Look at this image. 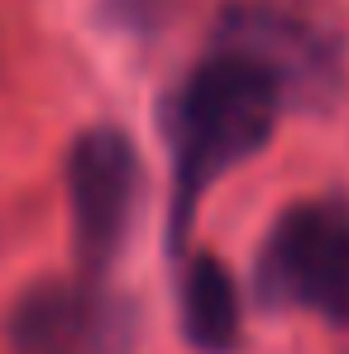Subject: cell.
Masks as SVG:
<instances>
[{"mask_svg":"<svg viewBox=\"0 0 349 354\" xmlns=\"http://www.w3.org/2000/svg\"><path fill=\"white\" fill-rule=\"evenodd\" d=\"M283 86L254 58L220 48L201 58L168 106V139H173V239L191 225L196 201L216 177L254 158L283 111Z\"/></svg>","mask_w":349,"mask_h":354,"instance_id":"cell-1","label":"cell"},{"mask_svg":"<svg viewBox=\"0 0 349 354\" xmlns=\"http://www.w3.org/2000/svg\"><path fill=\"white\" fill-rule=\"evenodd\" d=\"M254 288L273 311H306L349 326V201L301 196L273 221L258 249Z\"/></svg>","mask_w":349,"mask_h":354,"instance_id":"cell-2","label":"cell"},{"mask_svg":"<svg viewBox=\"0 0 349 354\" xmlns=\"http://www.w3.org/2000/svg\"><path fill=\"white\" fill-rule=\"evenodd\" d=\"M216 44L254 58L292 106H326L345 77L340 29L311 0H239L225 10Z\"/></svg>","mask_w":349,"mask_h":354,"instance_id":"cell-3","label":"cell"},{"mask_svg":"<svg viewBox=\"0 0 349 354\" xmlns=\"http://www.w3.org/2000/svg\"><path fill=\"white\" fill-rule=\"evenodd\" d=\"M62 173H67V206H72V239L82 273L101 278L134 230L139 187H144L139 153L115 124H91L72 139Z\"/></svg>","mask_w":349,"mask_h":354,"instance_id":"cell-4","label":"cell"},{"mask_svg":"<svg viewBox=\"0 0 349 354\" xmlns=\"http://www.w3.org/2000/svg\"><path fill=\"white\" fill-rule=\"evenodd\" d=\"M129 330V306L91 273L44 278L15 297L10 311L15 354H124Z\"/></svg>","mask_w":349,"mask_h":354,"instance_id":"cell-5","label":"cell"},{"mask_svg":"<svg viewBox=\"0 0 349 354\" xmlns=\"http://www.w3.org/2000/svg\"><path fill=\"white\" fill-rule=\"evenodd\" d=\"M182 330L201 354H230L239 345V288L216 254H196L182 268Z\"/></svg>","mask_w":349,"mask_h":354,"instance_id":"cell-6","label":"cell"}]
</instances>
